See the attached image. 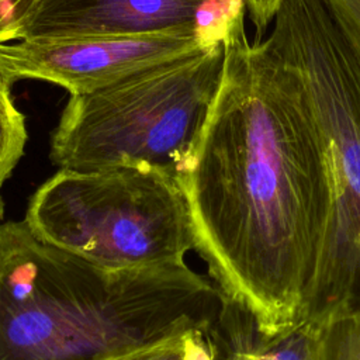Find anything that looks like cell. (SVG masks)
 Here are the masks:
<instances>
[{
	"instance_id": "3957f363",
	"label": "cell",
	"mask_w": 360,
	"mask_h": 360,
	"mask_svg": "<svg viewBox=\"0 0 360 360\" xmlns=\"http://www.w3.org/2000/svg\"><path fill=\"white\" fill-rule=\"evenodd\" d=\"M297 77L319 132L328 211L304 318L360 307V11L328 0H285L264 39Z\"/></svg>"
},
{
	"instance_id": "7a4b0ae2",
	"label": "cell",
	"mask_w": 360,
	"mask_h": 360,
	"mask_svg": "<svg viewBox=\"0 0 360 360\" xmlns=\"http://www.w3.org/2000/svg\"><path fill=\"white\" fill-rule=\"evenodd\" d=\"M226 302L186 263L105 269L0 224V360H114L218 329Z\"/></svg>"
},
{
	"instance_id": "ba28073f",
	"label": "cell",
	"mask_w": 360,
	"mask_h": 360,
	"mask_svg": "<svg viewBox=\"0 0 360 360\" xmlns=\"http://www.w3.org/2000/svg\"><path fill=\"white\" fill-rule=\"evenodd\" d=\"M326 318H304L294 326L263 336L255 322L238 308L224 318L226 357L224 360H319Z\"/></svg>"
},
{
	"instance_id": "52a82bcc",
	"label": "cell",
	"mask_w": 360,
	"mask_h": 360,
	"mask_svg": "<svg viewBox=\"0 0 360 360\" xmlns=\"http://www.w3.org/2000/svg\"><path fill=\"white\" fill-rule=\"evenodd\" d=\"M202 37L191 32L87 37L58 41L0 44V56L14 76L39 79L70 94L90 93L128 75L201 48Z\"/></svg>"
},
{
	"instance_id": "8992f818",
	"label": "cell",
	"mask_w": 360,
	"mask_h": 360,
	"mask_svg": "<svg viewBox=\"0 0 360 360\" xmlns=\"http://www.w3.org/2000/svg\"><path fill=\"white\" fill-rule=\"evenodd\" d=\"M245 14L243 0H34L10 41L191 32L218 45Z\"/></svg>"
},
{
	"instance_id": "4fadbf2b",
	"label": "cell",
	"mask_w": 360,
	"mask_h": 360,
	"mask_svg": "<svg viewBox=\"0 0 360 360\" xmlns=\"http://www.w3.org/2000/svg\"><path fill=\"white\" fill-rule=\"evenodd\" d=\"M243 1L252 22L259 30V32H263L274 20L284 0H243Z\"/></svg>"
},
{
	"instance_id": "5bb4252c",
	"label": "cell",
	"mask_w": 360,
	"mask_h": 360,
	"mask_svg": "<svg viewBox=\"0 0 360 360\" xmlns=\"http://www.w3.org/2000/svg\"><path fill=\"white\" fill-rule=\"evenodd\" d=\"M14 76L6 68L1 56H0V114L1 115H17L20 111L11 101L10 89L14 82Z\"/></svg>"
},
{
	"instance_id": "8fae6325",
	"label": "cell",
	"mask_w": 360,
	"mask_h": 360,
	"mask_svg": "<svg viewBox=\"0 0 360 360\" xmlns=\"http://www.w3.org/2000/svg\"><path fill=\"white\" fill-rule=\"evenodd\" d=\"M184 335L156 343V345L145 347V349L131 352V353L117 357L114 360H183V352H184L183 338H184Z\"/></svg>"
},
{
	"instance_id": "30bf717a",
	"label": "cell",
	"mask_w": 360,
	"mask_h": 360,
	"mask_svg": "<svg viewBox=\"0 0 360 360\" xmlns=\"http://www.w3.org/2000/svg\"><path fill=\"white\" fill-rule=\"evenodd\" d=\"M27 142V129L24 115H1L0 114V188L8 179L20 158L22 156ZM0 202V217H1Z\"/></svg>"
},
{
	"instance_id": "277c9868",
	"label": "cell",
	"mask_w": 360,
	"mask_h": 360,
	"mask_svg": "<svg viewBox=\"0 0 360 360\" xmlns=\"http://www.w3.org/2000/svg\"><path fill=\"white\" fill-rule=\"evenodd\" d=\"M224 62L225 44H218L70 94L52 134V162L82 172L148 169L181 186L193 169Z\"/></svg>"
},
{
	"instance_id": "5b68a950",
	"label": "cell",
	"mask_w": 360,
	"mask_h": 360,
	"mask_svg": "<svg viewBox=\"0 0 360 360\" xmlns=\"http://www.w3.org/2000/svg\"><path fill=\"white\" fill-rule=\"evenodd\" d=\"M24 222L46 243L112 270L184 264L197 248L183 187L139 167L59 169L32 194Z\"/></svg>"
},
{
	"instance_id": "9c48e42d",
	"label": "cell",
	"mask_w": 360,
	"mask_h": 360,
	"mask_svg": "<svg viewBox=\"0 0 360 360\" xmlns=\"http://www.w3.org/2000/svg\"><path fill=\"white\" fill-rule=\"evenodd\" d=\"M319 360H360V307L325 319Z\"/></svg>"
},
{
	"instance_id": "6da1fadb",
	"label": "cell",
	"mask_w": 360,
	"mask_h": 360,
	"mask_svg": "<svg viewBox=\"0 0 360 360\" xmlns=\"http://www.w3.org/2000/svg\"><path fill=\"white\" fill-rule=\"evenodd\" d=\"M195 250L263 336L302 319L328 211L322 141L302 89L245 27L181 184Z\"/></svg>"
},
{
	"instance_id": "7c38bea8",
	"label": "cell",
	"mask_w": 360,
	"mask_h": 360,
	"mask_svg": "<svg viewBox=\"0 0 360 360\" xmlns=\"http://www.w3.org/2000/svg\"><path fill=\"white\" fill-rule=\"evenodd\" d=\"M34 0H0V44L11 39L14 30L22 20Z\"/></svg>"
}]
</instances>
